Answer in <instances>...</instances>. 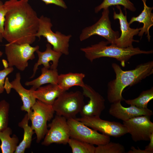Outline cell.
I'll list each match as a JSON object with an SVG mask.
<instances>
[{
	"label": "cell",
	"mask_w": 153,
	"mask_h": 153,
	"mask_svg": "<svg viewBox=\"0 0 153 153\" xmlns=\"http://www.w3.org/2000/svg\"><path fill=\"white\" fill-rule=\"evenodd\" d=\"M153 99V88L143 91L139 96L133 99L124 100L128 105H134L140 108H147L148 104Z\"/></svg>",
	"instance_id": "cb8c5ba5"
},
{
	"label": "cell",
	"mask_w": 153,
	"mask_h": 153,
	"mask_svg": "<svg viewBox=\"0 0 153 153\" xmlns=\"http://www.w3.org/2000/svg\"><path fill=\"white\" fill-rule=\"evenodd\" d=\"M14 70L13 67H9L0 70V94L2 93L5 90L4 86L7 76L12 73Z\"/></svg>",
	"instance_id": "f1b7e54d"
},
{
	"label": "cell",
	"mask_w": 153,
	"mask_h": 153,
	"mask_svg": "<svg viewBox=\"0 0 153 153\" xmlns=\"http://www.w3.org/2000/svg\"><path fill=\"white\" fill-rule=\"evenodd\" d=\"M150 143L148 145L146 146L145 150L148 153H153V133L151 135L150 138Z\"/></svg>",
	"instance_id": "1f68e13d"
},
{
	"label": "cell",
	"mask_w": 153,
	"mask_h": 153,
	"mask_svg": "<svg viewBox=\"0 0 153 153\" xmlns=\"http://www.w3.org/2000/svg\"><path fill=\"white\" fill-rule=\"evenodd\" d=\"M112 66L115 73V78L108 84L107 97L110 103L124 100L122 92L126 87L131 86L140 82L153 73V61H150L137 65L134 69L124 71L117 64Z\"/></svg>",
	"instance_id": "7a4b0ae2"
},
{
	"label": "cell",
	"mask_w": 153,
	"mask_h": 153,
	"mask_svg": "<svg viewBox=\"0 0 153 153\" xmlns=\"http://www.w3.org/2000/svg\"><path fill=\"white\" fill-rule=\"evenodd\" d=\"M41 73L37 78L26 82V86H31L30 89L35 90L42 85L47 84H58L59 74L57 69H52L44 67L41 69Z\"/></svg>",
	"instance_id": "ffe728a7"
},
{
	"label": "cell",
	"mask_w": 153,
	"mask_h": 153,
	"mask_svg": "<svg viewBox=\"0 0 153 153\" xmlns=\"http://www.w3.org/2000/svg\"><path fill=\"white\" fill-rule=\"evenodd\" d=\"M116 7L120 12L119 13H116L113 8V18L114 20H119L121 34L120 37L115 40V45L122 48L133 47V42H139V41L133 39L134 36L138 34L141 27L136 29L130 27L127 20L126 11L124 15L119 5H116Z\"/></svg>",
	"instance_id": "4fadbf2b"
},
{
	"label": "cell",
	"mask_w": 153,
	"mask_h": 153,
	"mask_svg": "<svg viewBox=\"0 0 153 153\" xmlns=\"http://www.w3.org/2000/svg\"><path fill=\"white\" fill-rule=\"evenodd\" d=\"M3 38V34L0 30V42H2Z\"/></svg>",
	"instance_id": "d590c367"
},
{
	"label": "cell",
	"mask_w": 153,
	"mask_h": 153,
	"mask_svg": "<svg viewBox=\"0 0 153 153\" xmlns=\"http://www.w3.org/2000/svg\"><path fill=\"white\" fill-rule=\"evenodd\" d=\"M125 147L122 144L110 141L95 147L94 153H124Z\"/></svg>",
	"instance_id": "4316f807"
},
{
	"label": "cell",
	"mask_w": 153,
	"mask_h": 153,
	"mask_svg": "<svg viewBox=\"0 0 153 153\" xmlns=\"http://www.w3.org/2000/svg\"><path fill=\"white\" fill-rule=\"evenodd\" d=\"M53 25L50 19L43 15L39 18V25L36 37L40 39L41 36L45 38L48 43L53 46V49L66 55L69 54V42L71 35H66L51 29Z\"/></svg>",
	"instance_id": "8992f818"
},
{
	"label": "cell",
	"mask_w": 153,
	"mask_h": 153,
	"mask_svg": "<svg viewBox=\"0 0 153 153\" xmlns=\"http://www.w3.org/2000/svg\"><path fill=\"white\" fill-rule=\"evenodd\" d=\"M46 50L44 52H41L39 49L36 51L38 59L34 66L33 73L30 78L35 76L38 67L41 65L47 69H57L59 59L62 54L53 50L51 45L49 43L46 44Z\"/></svg>",
	"instance_id": "2e32d148"
},
{
	"label": "cell",
	"mask_w": 153,
	"mask_h": 153,
	"mask_svg": "<svg viewBox=\"0 0 153 153\" xmlns=\"http://www.w3.org/2000/svg\"><path fill=\"white\" fill-rule=\"evenodd\" d=\"M85 76V74L82 73L69 72L60 74L59 75L57 84L65 91L75 86L82 87L85 84L83 81Z\"/></svg>",
	"instance_id": "44dd1931"
},
{
	"label": "cell",
	"mask_w": 153,
	"mask_h": 153,
	"mask_svg": "<svg viewBox=\"0 0 153 153\" xmlns=\"http://www.w3.org/2000/svg\"><path fill=\"white\" fill-rule=\"evenodd\" d=\"M123 124L135 142L149 141L150 136L153 133V123L150 116L135 117L123 121Z\"/></svg>",
	"instance_id": "7c38bea8"
},
{
	"label": "cell",
	"mask_w": 153,
	"mask_h": 153,
	"mask_svg": "<svg viewBox=\"0 0 153 153\" xmlns=\"http://www.w3.org/2000/svg\"><path fill=\"white\" fill-rule=\"evenodd\" d=\"M143 2L144 8L141 13L137 17H133L128 22L129 25L135 22L143 23V25L139 31L138 35L142 37L144 33L147 35L148 41L150 40L151 36L150 35L149 30L153 25V13L152 11L153 7L148 6L146 4V0H142Z\"/></svg>",
	"instance_id": "d6986e66"
},
{
	"label": "cell",
	"mask_w": 153,
	"mask_h": 153,
	"mask_svg": "<svg viewBox=\"0 0 153 153\" xmlns=\"http://www.w3.org/2000/svg\"><path fill=\"white\" fill-rule=\"evenodd\" d=\"M82 93L75 92H63L52 105L57 115L62 116L67 120L76 118L85 104Z\"/></svg>",
	"instance_id": "277c9868"
},
{
	"label": "cell",
	"mask_w": 153,
	"mask_h": 153,
	"mask_svg": "<svg viewBox=\"0 0 153 153\" xmlns=\"http://www.w3.org/2000/svg\"><path fill=\"white\" fill-rule=\"evenodd\" d=\"M12 133V129L8 127L0 131V140L1 142L0 148L2 153H13L15 152L19 139L15 135L11 137L10 135Z\"/></svg>",
	"instance_id": "603a6c76"
},
{
	"label": "cell",
	"mask_w": 153,
	"mask_h": 153,
	"mask_svg": "<svg viewBox=\"0 0 153 153\" xmlns=\"http://www.w3.org/2000/svg\"><path fill=\"white\" fill-rule=\"evenodd\" d=\"M64 91L58 84H50L40 86L33 90V93L36 99L52 105L57 98Z\"/></svg>",
	"instance_id": "ac0fdd59"
},
{
	"label": "cell",
	"mask_w": 153,
	"mask_h": 153,
	"mask_svg": "<svg viewBox=\"0 0 153 153\" xmlns=\"http://www.w3.org/2000/svg\"><path fill=\"white\" fill-rule=\"evenodd\" d=\"M48 127L50 128L45 135L42 145L48 146L55 143L66 144L70 138V130L65 117L56 115Z\"/></svg>",
	"instance_id": "8fae6325"
},
{
	"label": "cell",
	"mask_w": 153,
	"mask_h": 153,
	"mask_svg": "<svg viewBox=\"0 0 153 153\" xmlns=\"http://www.w3.org/2000/svg\"><path fill=\"white\" fill-rule=\"evenodd\" d=\"M82 88L83 95L89 100L83 107L80 113L81 116H100L105 108V99L89 85L85 84Z\"/></svg>",
	"instance_id": "5bb4252c"
},
{
	"label": "cell",
	"mask_w": 153,
	"mask_h": 153,
	"mask_svg": "<svg viewBox=\"0 0 153 153\" xmlns=\"http://www.w3.org/2000/svg\"><path fill=\"white\" fill-rule=\"evenodd\" d=\"M119 5L123 6L125 10L127 9L133 12L136 10L133 4L129 0H103L99 5L95 8V12L97 13L102 9L109 8L113 5Z\"/></svg>",
	"instance_id": "484cf974"
},
{
	"label": "cell",
	"mask_w": 153,
	"mask_h": 153,
	"mask_svg": "<svg viewBox=\"0 0 153 153\" xmlns=\"http://www.w3.org/2000/svg\"><path fill=\"white\" fill-rule=\"evenodd\" d=\"M7 9L4 3L0 0V30L3 34Z\"/></svg>",
	"instance_id": "f546056e"
},
{
	"label": "cell",
	"mask_w": 153,
	"mask_h": 153,
	"mask_svg": "<svg viewBox=\"0 0 153 153\" xmlns=\"http://www.w3.org/2000/svg\"><path fill=\"white\" fill-rule=\"evenodd\" d=\"M4 4L5 17L3 38L9 43L33 44L39 25V18L28 0H8Z\"/></svg>",
	"instance_id": "6da1fadb"
},
{
	"label": "cell",
	"mask_w": 153,
	"mask_h": 153,
	"mask_svg": "<svg viewBox=\"0 0 153 153\" xmlns=\"http://www.w3.org/2000/svg\"><path fill=\"white\" fill-rule=\"evenodd\" d=\"M68 143L73 153H94L95 147L92 144L70 138Z\"/></svg>",
	"instance_id": "d4e9b609"
},
{
	"label": "cell",
	"mask_w": 153,
	"mask_h": 153,
	"mask_svg": "<svg viewBox=\"0 0 153 153\" xmlns=\"http://www.w3.org/2000/svg\"><path fill=\"white\" fill-rule=\"evenodd\" d=\"M46 5L53 4L61 7L63 8H67V6L63 0H41Z\"/></svg>",
	"instance_id": "4dcf8cb0"
},
{
	"label": "cell",
	"mask_w": 153,
	"mask_h": 153,
	"mask_svg": "<svg viewBox=\"0 0 153 153\" xmlns=\"http://www.w3.org/2000/svg\"><path fill=\"white\" fill-rule=\"evenodd\" d=\"M3 54V53L2 52L0 51V58L2 56Z\"/></svg>",
	"instance_id": "8d00e7d4"
},
{
	"label": "cell",
	"mask_w": 153,
	"mask_h": 153,
	"mask_svg": "<svg viewBox=\"0 0 153 153\" xmlns=\"http://www.w3.org/2000/svg\"><path fill=\"white\" fill-rule=\"evenodd\" d=\"M128 153H148L145 149L141 150L139 147L137 149H136L134 147L132 146L131 147V150L127 152Z\"/></svg>",
	"instance_id": "d6a6232c"
},
{
	"label": "cell",
	"mask_w": 153,
	"mask_h": 153,
	"mask_svg": "<svg viewBox=\"0 0 153 153\" xmlns=\"http://www.w3.org/2000/svg\"><path fill=\"white\" fill-rule=\"evenodd\" d=\"M109 44L108 41H101L98 43L84 48L80 50L84 53L86 58L90 62L101 57H108L115 58L120 61L122 67L133 56L141 54H152V50L145 51L133 47L122 48Z\"/></svg>",
	"instance_id": "3957f363"
},
{
	"label": "cell",
	"mask_w": 153,
	"mask_h": 153,
	"mask_svg": "<svg viewBox=\"0 0 153 153\" xmlns=\"http://www.w3.org/2000/svg\"><path fill=\"white\" fill-rule=\"evenodd\" d=\"M9 104L5 100L0 101V131L8 127Z\"/></svg>",
	"instance_id": "83f0119b"
},
{
	"label": "cell",
	"mask_w": 153,
	"mask_h": 153,
	"mask_svg": "<svg viewBox=\"0 0 153 153\" xmlns=\"http://www.w3.org/2000/svg\"><path fill=\"white\" fill-rule=\"evenodd\" d=\"M4 87L7 93L8 94L10 93L11 89V84L9 81L8 78L7 77L6 78L5 80Z\"/></svg>",
	"instance_id": "836d02e7"
},
{
	"label": "cell",
	"mask_w": 153,
	"mask_h": 153,
	"mask_svg": "<svg viewBox=\"0 0 153 153\" xmlns=\"http://www.w3.org/2000/svg\"><path fill=\"white\" fill-rule=\"evenodd\" d=\"M121 102L119 101L112 103L109 112L113 116L123 121L135 117L144 115L151 116L153 114L152 111L148 108H140L133 105L125 107L122 105Z\"/></svg>",
	"instance_id": "9a60e30c"
},
{
	"label": "cell",
	"mask_w": 153,
	"mask_h": 153,
	"mask_svg": "<svg viewBox=\"0 0 153 153\" xmlns=\"http://www.w3.org/2000/svg\"><path fill=\"white\" fill-rule=\"evenodd\" d=\"M21 78L20 73H17L15 79L10 82L11 88L16 91L21 98L23 102L21 108V110L29 114L37 99L33 94V90L30 89L27 90L23 86L21 83Z\"/></svg>",
	"instance_id": "e0dca14e"
},
{
	"label": "cell",
	"mask_w": 153,
	"mask_h": 153,
	"mask_svg": "<svg viewBox=\"0 0 153 153\" xmlns=\"http://www.w3.org/2000/svg\"><path fill=\"white\" fill-rule=\"evenodd\" d=\"M76 119L92 129L109 136L119 137L128 133L123 124L103 120L99 116H84Z\"/></svg>",
	"instance_id": "30bf717a"
},
{
	"label": "cell",
	"mask_w": 153,
	"mask_h": 153,
	"mask_svg": "<svg viewBox=\"0 0 153 153\" xmlns=\"http://www.w3.org/2000/svg\"><path fill=\"white\" fill-rule=\"evenodd\" d=\"M55 112L52 105L38 100L31 107L28 114L31 122V127L36 134L37 143L44 138L48 130L47 122L53 118Z\"/></svg>",
	"instance_id": "5b68a950"
},
{
	"label": "cell",
	"mask_w": 153,
	"mask_h": 153,
	"mask_svg": "<svg viewBox=\"0 0 153 153\" xmlns=\"http://www.w3.org/2000/svg\"><path fill=\"white\" fill-rule=\"evenodd\" d=\"M2 61L3 65L5 67V68H6L9 67L8 63L6 60H3Z\"/></svg>",
	"instance_id": "e575fe53"
},
{
	"label": "cell",
	"mask_w": 153,
	"mask_h": 153,
	"mask_svg": "<svg viewBox=\"0 0 153 153\" xmlns=\"http://www.w3.org/2000/svg\"><path fill=\"white\" fill-rule=\"evenodd\" d=\"M109 8H104L99 20L92 25L84 29L80 35V41H84L92 36L97 35L106 39L109 44L115 45V40L119 37L118 31L112 28L109 18Z\"/></svg>",
	"instance_id": "ba28073f"
},
{
	"label": "cell",
	"mask_w": 153,
	"mask_h": 153,
	"mask_svg": "<svg viewBox=\"0 0 153 153\" xmlns=\"http://www.w3.org/2000/svg\"><path fill=\"white\" fill-rule=\"evenodd\" d=\"M67 122L71 138L97 146L110 141V136L99 133L76 118L67 119Z\"/></svg>",
	"instance_id": "9c48e42d"
},
{
	"label": "cell",
	"mask_w": 153,
	"mask_h": 153,
	"mask_svg": "<svg viewBox=\"0 0 153 153\" xmlns=\"http://www.w3.org/2000/svg\"><path fill=\"white\" fill-rule=\"evenodd\" d=\"M27 43L18 44L9 43L5 45V52L8 66H15L18 70L23 71L28 66V61L35 59V52L39 50L37 45L32 46Z\"/></svg>",
	"instance_id": "52a82bcc"
},
{
	"label": "cell",
	"mask_w": 153,
	"mask_h": 153,
	"mask_svg": "<svg viewBox=\"0 0 153 153\" xmlns=\"http://www.w3.org/2000/svg\"><path fill=\"white\" fill-rule=\"evenodd\" d=\"M29 120L28 115L27 113L18 123V126L23 129L24 135L22 140L17 147L15 153H24L26 149L31 146L32 136L35 132L29 125Z\"/></svg>",
	"instance_id": "7402d4cb"
}]
</instances>
